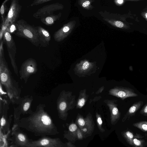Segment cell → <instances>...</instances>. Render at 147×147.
<instances>
[{
  "label": "cell",
  "instance_id": "d6986e66",
  "mask_svg": "<svg viewBox=\"0 0 147 147\" xmlns=\"http://www.w3.org/2000/svg\"><path fill=\"white\" fill-rule=\"evenodd\" d=\"M7 28L11 34L13 33H14L17 30L16 23L10 24L7 27Z\"/></svg>",
  "mask_w": 147,
  "mask_h": 147
},
{
  "label": "cell",
  "instance_id": "83f0119b",
  "mask_svg": "<svg viewBox=\"0 0 147 147\" xmlns=\"http://www.w3.org/2000/svg\"><path fill=\"white\" fill-rule=\"evenodd\" d=\"M126 134L127 137L130 139H132L133 137V134L129 131H127L126 133Z\"/></svg>",
  "mask_w": 147,
  "mask_h": 147
},
{
  "label": "cell",
  "instance_id": "52a82bcc",
  "mask_svg": "<svg viewBox=\"0 0 147 147\" xmlns=\"http://www.w3.org/2000/svg\"><path fill=\"white\" fill-rule=\"evenodd\" d=\"M38 70V65L36 60L33 58H29L25 60L21 65L19 71L20 78L26 84L29 78L35 74Z\"/></svg>",
  "mask_w": 147,
  "mask_h": 147
},
{
  "label": "cell",
  "instance_id": "ac0fdd59",
  "mask_svg": "<svg viewBox=\"0 0 147 147\" xmlns=\"http://www.w3.org/2000/svg\"><path fill=\"white\" fill-rule=\"evenodd\" d=\"M52 1V0H35L30 4V6L32 7L37 5Z\"/></svg>",
  "mask_w": 147,
  "mask_h": 147
},
{
  "label": "cell",
  "instance_id": "8fae6325",
  "mask_svg": "<svg viewBox=\"0 0 147 147\" xmlns=\"http://www.w3.org/2000/svg\"><path fill=\"white\" fill-rule=\"evenodd\" d=\"M75 24L76 22L73 21L63 25L54 33L53 38L55 41L59 42L64 40L71 33L75 26Z\"/></svg>",
  "mask_w": 147,
  "mask_h": 147
},
{
  "label": "cell",
  "instance_id": "f546056e",
  "mask_svg": "<svg viewBox=\"0 0 147 147\" xmlns=\"http://www.w3.org/2000/svg\"><path fill=\"white\" fill-rule=\"evenodd\" d=\"M97 121L100 125H101L102 123V121L101 118L99 117L97 119Z\"/></svg>",
  "mask_w": 147,
  "mask_h": 147
},
{
  "label": "cell",
  "instance_id": "ba28073f",
  "mask_svg": "<svg viewBox=\"0 0 147 147\" xmlns=\"http://www.w3.org/2000/svg\"><path fill=\"white\" fill-rule=\"evenodd\" d=\"M22 8L18 0L11 1L10 7L3 24L7 27L10 24L16 23L19 17Z\"/></svg>",
  "mask_w": 147,
  "mask_h": 147
},
{
  "label": "cell",
  "instance_id": "d4e9b609",
  "mask_svg": "<svg viewBox=\"0 0 147 147\" xmlns=\"http://www.w3.org/2000/svg\"><path fill=\"white\" fill-rule=\"evenodd\" d=\"M85 102V99L84 98H82L79 100L78 102V105L82 107L84 105Z\"/></svg>",
  "mask_w": 147,
  "mask_h": 147
},
{
  "label": "cell",
  "instance_id": "7c38bea8",
  "mask_svg": "<svg viewBox=\"0 0 147 147\" xmlns=\"http://www.w3.org/2000/svg\"><path fill=\"white\" fill-rule=\"evenodd\" d=\"M39 37L40 46L47 47L49 45L51 40V35L46 29L40 26H35Z\"/></svg>",
  "mask_w": 147,
  "mask_h": 147
},
{
  "label": "cell",
  "instance_id": "4316f807",
  "mask_svg": "<svg viewBox=\"0 0 147 147\" xmlns=\"http://www.w3.org/2000/svg\"><path fill=\"white\" fill-rule=\"evenodd\" d=\"M133 142L134 144L137 146H139L141 145V142L139 140L137 139H134L133 140Z\"/></svg>",
  "mask_w": 147,
  "mask_h": 147
},
{
  "label": "cell",
  "instance_id": "cb8c5ba5",
  "mask_svg": "<svg viewBox=\"0 0 147 147\" xmlns=\"http://www.w3.org/2000/svg\"><path fill=\"white\" fill-rule=\"evenodd\" d=\"M112 113L113 115L114 116H117L119 115V111L116 106H114L113 107L112 110Z\"/></svg>",
  "mask_w": 147,
  "mask_h": 147
},
{
  "label": "cell",
  "instance_id": "30bf717a",
  "mask_svg": "<svg viewBox=\"0 0 147 147\" xmlns=\"http://www.w3.org/2000/svg\"><path fill=\"white\" fill-rule=\"evenodd\" d=\"M63 5L59 3H56L48 5L39 9L33 15L36 19L44 18L53 15L54 12L63 9Z\"/></svg>",
  "mask_w": 147,
  "mask_h": 147
},
{
  "label": "cell",
  "instance_id": "3957f363",
  "mask_svg": "<svg viewBox=\"0 0 147 147\" xmlns=\"http://www.w3.org/2000/svg\"><path fill=\"white\" fill-rule=\"evenodd\" d=\"M16 24L17 30L14 33L16 35L27 39L36 47L40 46L39 37L36 27L22 19L18 20Z\"/></svg>",
  "mask_w": 147,
  "mask_h": 147
},
{
  "label": "cell",
  "instance_id": "7402d4cb",
  "mask_svg": "<svg viewBox=\"0 0 147 147\" xmlns=\"http://www.w3.org/2000/svg\"><path fill=\"white\" fill-rule=\"evenodd\" d=\"M77 126L75 124H72L69 127V129L70 131L73 132L75 131L77 129Z\"/></svg>",
  "mask_w": 147,
  "mask_h": 147
},
{
  "label": "cell",
  "instance_id": "9a60e30c",
  "mask_svg": "<svg viewBox=\"0 0 147 147\" xmlns=\"http://www.w3.org/2000/svg\"><path fill=\"white\" fill-rule=\"evenodd\" d=\"M144 103L143 101L141 100L136 102L134 103L128 110L125 117L126 118L132 116L136 114L139 110Z\"/></svg>",
  "mask_w": 147,
  "mask_h": 147
},
{
  "label": "cell",
  "instance_id": "836d02e7",
  "mask_svg": "<svg viewBox=\"0 0 147 147\" xmlns=\"http://www.w3.org/2000/svg\"><path fill=\"white\" fill-rule=\"evenodd\" d=\"M145 16L146 18H147V13L146 14Z\"/></svg>",
  "mask_w": 147,
  "mask_h": 147
},
{
  "label": "cell",
  "instance_id": "e0dca14e",
  "mask_svg": "<svg viewBox=\"0 0 147 147\" xmlns=\"http://www.w3.org/2000/svg\"><path fill=\"white\" fill-rule=\"evenodd\" d=\"M91 0H80L78 1L79 4L83 8L86 9H90L92 7L91 5L92 2Z\"/></svg>",
  "mask_w": 147,
  "mask_h": 147
},
{
  "label": "cell",
  "instance_id": "277c9868",
  "mask_svg": "<svg viewBox=\"0 0 147 147\" xmlns=\"http://www.w3.org/2000/svg\"><path fill=\"white\" fill-rule=\"evenodd\" d=\"M33 100L32 95H26L21 97L16 107H13V121L15 124L21 118L22 115L31 114L34 111L31 106Z\"/></svg>",
  "mask_w": 147,
  "mask_h": 147
},
{
  "label": "cell",
  "instance_id": "603a6c76",
  "mask_svg": "<svg viewBox=\"0 0 147 147\" xmlns=\"http://www.w3.org/2000/svg\"><path fill=\"white\" fill-rule=\"evenodd\" d=\"M114 23L115 26L119 28L123 27L124 26L123 23L119 21H116L114 22Z\"/></svg>",
  "mask_w": 147,
  "mask_h": 147
},
{
  "label": "cell",
  "instance_id": "1f68e13d",
  "mask_svg": "<svg viewBox=\"0 0 147 147\" xmlns=\"http://www.w3.org/2000/svg\"><path fill=\"white\" fill-rule=\"evenodd\" d=\"M78 133V137L79 138H81V136H80V134H81L80 133L79 131V133Z\"/></svg>",
  "mask_w": 147,
  "mask_h": 147
},
{
  "label": "cell",
  "instance_id": "f1b7e54d",
  "mask_svg": "<svg viewBox=\"0 0 147 147\" xmlns=\"http://www.w3.org/2000/svg\"><path fill=\"white\" fill-rule=\"evenodd\" d=\"M142 129L145 131H147V124L144 123L142 125Z\"/></svg>",
  "mask_w": 147,
  "mask_h": 147
},
{
  "label": "cell",
  "instance_id": "9c48e42d",
  "mask_svg": "<svg viewBox=\"0 0 147 147\" xmlns=\"http://www.w3.org/2000/svg\"><path fill=\"white\" fill-rule=\"evenodd\" d=\"M27 147H65L59 138L45 136L32 140Z\"/></svg>",
  "mask_w": 147,
  "mask_h": 147
},
{
  "label": "cell",
  "instance_id": "d6a6232c",
  "mask_svg": "<svg viewBox=\"0 0 147 147\" xmlns=\"http://www.w3.org/2000/svg\"><path fill=\"white\" fill-rule=\"evenodd\" d=\"M87 129L86 128H84L83 129V131H84L86 132L87 131Z\"/></svg>",
  "mask_w": 147,
  "mask_h": 147
},
{
  "label": "cell",
  "instance_id": "5b68a950",
  "mask_svg": "<svg viewBox=\"0 0 147 147\" xmlns=\"http://www.w3.org/2000/svg\"><path fill=\"white\" fill-rule=\"evenodd\" d=\"M16 124H13L9 140L11 147H27L32 141Z\"/></svg>",
  "mask_w": 147,
  "mask_h": 147
},
{
  "label": "cell",
  "instance_id": "8992f818",
  "mask_svg": "<svg viewBox=\"0 0 147 147\" xmlns=\"http://www.w3.org/2000/svg\"><path fill=\"white\" fill-rule=\"evenodd\" d=\"M0 116L1 129L3 134L5 135L10 131L12 115L8 116L9 103L8 100L0 96Z\"/></svg>",
  "mask_w": 147,
  "mask_h": 147
},
{
  "label": "cell",
  "instance_id": "5bb4252c",
  "mask_svg": "<svg viewBox=\"0 0 147 147\" xmlns=\"http://www.w3.org/2000/svg\"><path fill=\"white\" fill-rule=\"evenodd\" d=\"M61 16V13L56 15H52L40 19V21L44 24L47 26L53 25L55 22L59 20Z\"/></svg>",
  "mask_w": 147,
  "mask_h": 147
},
{
  "label": "cell",
  "instance_id": "ffe728a7",
  "mask_svg": "<svg viewBox=\"0 0 147 147\" xmlns=\"http://www.w3.org/2000/svg\"><path fill=\"white\" fill-rule=\"evenodd\" d=\"M140 114L145 116H147V102L140 110Z\"/></svg>",
  "mask_w": 147,
  "mask_h": 147
},
{
  "label": "cell",
  "instance_id": "6da1fadb",
  "mask_svg": "<svg viewBox=\"0 0 147 147\" xmlns=\"http://www.w3.org/2000/svg\"><path fill=\"white\" fill-rule=\"evenodd\" d=\"M45 104H40L35 110L28 116L21 118L15 124L20 128L36 136H54L58 133L57 127L51 118L45 111Z\"/></svg>",
  "mask_w": 147,
  "mask_h": 147
},
{
  "label": "cell",
  "instance_id": "4dcf8cb0",
  "mask_svg": "<svg viewBox=\"0 0 147 147\" xmlns=\"http://www.w3.org/2000/svg\"><path fill=\"white\" fill-rule=\"evenodd\" d=\"M123 0H118L117 1V2L119 4H121L123 2Z\"/></svg>",
  "mask_w": 147,
  "mask_h": 147
},
{
  "label": "cell",
  "instance_id": "7a4b0ae2",
  "mask_svg": "<svg viewBox=\"0 0 147 147\" xmlns=\"http://www.w3.org/2000/svg\"><path fill=\"white\" fill-rule=\"evenodd\" d=\"M0 83L4 87L10 102L16 104L21 97V88L5 60L3 44L0 45Z\"/></svg>",
  "mask_w": 147,
  "mask_h": 147
},
{
  "label": "cell",
  "instance_id": "484cf974",
  "mask_svg": "<svg viewBox=\"0 0 147 147\" xmlns=\"http://www.w3.org/2000/svg\"><path fill=\"white\" fill-rule=\"evenodd\" d=\"M78 123L81 126H84L85 124V122L84 120L81 118L78 119Z\"/></svg>",
  "mask_w": 147,
  "mask_h": 147
},
{
  "label": "cell",
  "instance_id": "2e32d148",
  "mask_svg": "<svg viewBox=\"0 0 147 147\" xmlns=\"http://www.w3.org/2000/svg\"><path fill=\"white\" fill-rule=\"evenodd\" d=\"M9 0H5L2 3L0 9V12L1 18L2 20L1 24H4L5 18V14L7 9V7L6 5V3L9 1Z\"/></svg>",
  "mask_w": 147,
  "mask_h": 147
},
{
  "label": "cell",
  "instance_id": "4fadbf2b",
  "mask_svg": "<svg viewBox=\"0 0 147 147\" xmlns=\"http://www.w3.org/2000/svg\"><path fill=\"white\" fill-rule=\"evenodd\" d=\"M114 94L123 100L129 97L138 96V95L133 89L128 87H123L117 88L114 90Z\"/></svg>",
  "mask_w": 147,
  "mask_h": 147
},
{
  "label": "cell",
  "instance_id": "44dd1931",
  "mask_svg": "<svg viewBox=\"0 0 147 147\" xmlns=\"http://www.w3.org/2000/svg\"><path fill=\"white\" fill-rule=\"evenodd\" d=\"M90 65V63L87 61H85L83 62L82 64V68L84 70L87 69Z\"/></svg>",
  "mask_w": 147,
  "mask_h": 147
}]
</instances>
